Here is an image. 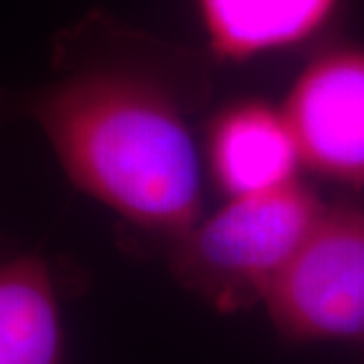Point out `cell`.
I'll return each instance as SVG.
<instances>
[{"label": "cell", "mask_w": 364, "mask_h": 364, "mask_svg": "<svg viewBox=\"0 0 364 364\" xmlns=\"http://www.w3.org/2000/svg\"><path fill=\"white\" fill-rule=\"evenodd\" d=\"M59 75L21 102L67 178L126 221L172 235L200 221V170L170 95L114 63L93 16L57 41Z\"/></svg>", "instance_id": "cell-1"}, {"label": "cell", "mask_w": 364, "mask_h": 364, "mask_svg": "<svg viewBox=\"0 0 364 364\" xmlns=\"http://www.w3.org/2000/svg\"><path fill=\"white\" fill-rule=\"evenodd\" d=\"M324 208L298 181L229 198L215 215L176 237L172 272L219 312L263 304Z\"/></svg>", "instance_id": "cell-2"}, {"label": "cell", "mask_w": 364, "mask_h": 364, "mask_svg": "<svg viewBox=\"0 0 364 364\" xmlns=\"http://www.w3.org/2000/svg\"><path fill=\"white\" fill-rule=\"evenodd\" d=\"M263 306L289 342H364V213L326 207Z\"/></svg>", "instance_id": "cell-3"}, {"label": "cell", "mask_w": 364, "mask_h": 364, "mask_svg": "<svg viewBox=\"0 0 364 364\" xmlns=\"http://www.w3.org/2000/svg\"><path fill=\"white\" fill-rule=\"evenodd\" d=\"M301 164L364 186V47L332 45L299 71L284 104Z\"/></svg>", "instance_id": "cell-4"}, {"label": "cell", "mask_w": 364, "mask_h": 364, "mask_svg": "<svg viewBox=\"0 0 364 364\" xmlns=\"http://www.w3.org/2000/svg\"><path fill=\"white\" fill-rule=\"evenodd\" d=\"M213 178L229 198L296 181L301 156L284 109L245 100L225 107L208 132Z\"/></svg>", "instance_id": "cell-5"}, {"label": "cell", "mask_w": 364, "mask_h": 364, "mask_svg": "<svg viewBox=\"0 0 364 364\" xmlns=\"http://www.w3.org/2000/svg\"><path fill=\"white\" fill-rule=\"evenodd\" d=\"M210 55L243 63L314 39L342 0H195Z\"/></svg>", "instance_id": "cell-6"}, {"label": "cell", "mask_w": 364, "mask_h": 364, "mask_svg": "<svg viewBox=\"0 0 364 364\" xmlns=\"http://www.w3.org/2000/svg\"><path fill=\"white\" fill-rule=\"evenodd\" d=\"M0 364H63L59 291L37 253L0 261Z\"/></svg>", "instance_id": "cell-7"}]
</instances>
